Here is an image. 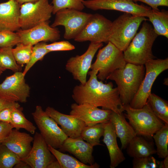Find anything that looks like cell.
<instances>
[{
  "instance_id": "6da1fadb",
  "label": "cell",
  "mask_w": 168,
  "mask_h": 168,
  "mask_svg": "<svg viewBox=\"0 0 168 168\" xmlns=\"http://www.w3.org/2000/svg\"><path fill=\"white\" fill-rule=\"evenodd\" d=\"M98 73L96 70L89 71L90 77L86 83L74 86L72 95L73 100L78 104L87 103L121 114L124 110L117 87L114 88L111 82L104 83L99 81Z\"/></svg>"
},
{
  "instance_id": "7a4b0ae2",
  "label": "cell",
  "mask_w": 168,
  "mask_h": 168,
  "mask_svg": "<svg viewBox=\"0 0 168 168\" xmlns=\"http://www.w3.org/2000/svg\"><path fill=\"white\" fill-rule=\"evenodd\" d=\"M145 72L144 65L127 63L124 68L115 70L107 77V80L116 83L123 105L131 102L139 89Z\"/></svg>"
},
{
  "instance_id": "3957f363",
  "label": "cell",
  "mask_w": 168,
  "mask_h": 168,
  "mask_svg": "<svg viewBox=\"0 0 168 168\" xmlns=\"http://www.w3.org/2000/svg\"><path fill=\"white\" fill-rule=\"evenodd\" d=\"M158 36L151 25L144 21L140 31L123 52L126 62L144 65L148 61L154 59L152 49Z\"/></svg>"
},
{
  "instance_id": "277c9868",
  "label": "cell",
  "mask_w": 168,
  "mask_h": 168,
  "mask_svg": "<svg viewBox=\"0 0 168 168\" xmlns=\"http://www.w3.org/2000/svg\"><path fill=\"white\" fill-rule=\"evenodd\" d=\"M124 115L134 129L137 135L152 138L165 124L154 114L147 103L142 108H134L129 104L124 105Z\"/></svg>"
},
{
  "instance_id": "5b68a950",
  "label": "cell",
  "mask_w": 168,
  "mask_h": 168,
  "mask_svg": "<svg viewBox=\"0 0 168 168\" xmlns=\"http://www.w3.org/2000/svg\"><path fill=\"white\" fill-rule=\"evenodd\" d=\"M147 20L144 16L124 13L112 22L108 42L124 52L136 35L142 22Z\"/></svg>"
},
{
  "instance_id": "8992f818",
  "label": "cell",
  "mask_w": 168,
  "mask_h": 168,
  "mask_svg": "<svg viewBox=\"0 0 168 168\" xmlns=\"http://www.w3.org/2000/svg\"><path fill=\"white\" fill-rule=\"evenodd\" d=\"M126 63L123 52L108 42L105 46L99 50L91 69L97 70V78L103 81L115 70L124 68Z\"/></svg>"
},
{
  "instance_id": "52a82bcc",
  "label": "cell",
  "mask_w": 168,
  "mask_h": 168,
  "mask_svg": "<svg viewBox=\"0 0 168 168\" xmlns=\"http://www.w3.org/2000/svg\"><path fill=\"white\" fill-rule=\"evenodd\" d=\"M144 65V77L138 92L129 104L134 108H142L146 104L155 80L161 72L168 69V58L152 59Z\"/></svg>"
},
{
  "instance_id": "ba28073f",
  "label": "cell",
  "mask_w": 168,
  "mask_h": 168,
  "mask_svg": "<svg viewBox=\"0 0 168 168\" xmlns=\"http://www.w3.org/2000/svg\"><path fill=\"white\" fill-rule=\"evenodd\" d=\"M54 20L51 25L53 27H64L63 37L67 40L74 39L81 32L92 14L72 9L65 8L55 13Z\"/></svg>"
},
{
  "instance_id": "9c48e42d",
  "label": "cell",
  "mask_w": 168,
  "mask_h": 168,
  "mask_svg": "<svg viewBox=\"0 0 168 168\" xmlns=\"http://www.w3.org/2000/svg\"><path fill=\"white\" fill-rule=\"evenodd\" d=\"M32 115L40 133L46 143L55 149H59L68 137L61 128L40 106H36Z\"/></svg>"
},
{
  "instance_id": "30bf717a",
  "label": "cell",
  "mask_w": 168,
  "mask_h": 168,
  "mask_svg": "<svg viewBox=\"0 0 168 168\" xmlns=\"http://www.w3.org/2000/svg\"><path fill=\"white\" fill-rule=\"evenodd\" d=\"M53 10V6L49 3V0H38L21 5L19 16L20 28L29 29L49 21Z\"/></svg>"
},
{
  "instance_id": "8fae6325",
  "label": "cell",
  "mask_w": 168,
  "mask_h": 168,
  "mask_svg": "<svg viewBox=\"0 0 168 168\" xmlns=\"http://www.w3.org/2000/svg\"><path fill=\"white\" fill-rule=\"evenodd\" d=\"M112 22L98 13L92 14L81 32L74 39L78 42H108Z\"/></svg>"
},
{
  "instance_id": "7c38bea8",
  "label": "cell",
  "mask_w": 168,
  "mask_h": 168,
  "mask_svg": "<svg viewBox=\"0 0 168 168\" xmlns=\"http://www.w3.org/2000/svg\"><path fill=\"white\" fill-rule=\"evenodd\" d=\"M85 7L93 10H114L133 15L148 17L152 8L143 4L139 5L133 0H84Z\"/></svg>"
},
{
  "instance_id": "4fadbf2b",
  "label": "cell",
  "mask_w": 168,
  "mask_h": 168,
  "mask_svg": "<svg viewBox=\"0 0 168 168\" xmlns=\"http://www.w3.org/2000/svg\"><path fill=\"white\" fill-rule=\"evenodd\" d=\"M103 45L102 43L91 42L84 53L80 55L72 57L67 60L66 69L81 84H84L86 82L87 75L91 69L93 58L97 51Z\"/></svg>"
},
{
  "instance_id": "5bb4252c",
  "label": "cell",
  "mask_w": 168,
  "mask_h": 168,
  "mask_svg": "<svg viewBox=\"0 0 168 168\" xmlns=\"http://www.w3.org/2000/svg\"><path fill=\"white\" fill-rule=\"evenodd\" d=\"M25 76L22 72L18 71L7 77L0 84V96L16 102H26L30 87L26 82Z\"/></svg>"
},
{
  "instance_id": "9a60e30c",
  "label": "cell",
  "mask_w": 168,
  "mask_h": 168,
  "mask_svg": "<svg viewBox=\"0 0 168 168\" xmlns=\"http://www.w3.org/2000/svg\"><path fill=\"white\" fill-rule=\"evenodd\" d=\"M49 21L43 22L30 28L19 30L18 35L20 43L34 45L41 42H55L60 37L59 31L49 25Z\"/></svg>"
},
{
  "instance_id": "2e32d148",
  "label": "cell",
  "mask_w": 168,
  "mask_h": 168,
  "mask_svg": "<svg viewBox=\"0 0 168 168\" xmlns=\"http://www.w3.org/2000/svg\"><path fill=\"white\" fill-rule=\"evenodd\" d=\"M34 134L30 152L26 157L21 160L27 163L31 168H47L56 159L41 134L35 132Z\"/></svg>"
},
{
  "instance_id": "e0dca14e",
  "label": "cell",
  "mask_w": 168,
  "mask_h": 168,
  "mask_svg": "<svg viewBox=\"0 0 168 168\" xmlns=\"http://www.w3.org/2000/svg\"><path fill=\"white\" fill-rule=\"evenodd\" d=\"M70 114L82 120L86 126L104 123L110 120L112 112L110 110L101 109L87 103L72 104Z\"/></svg>"
},
{
  "instance_id": "ac0fdd59",
  "label": "cell",
  "mask_w": 168,
  "mask_h": 168,
  "mask_svg": "<svg viewBox=\"0 0 168 168\" xmlns=\"http://www.w3.org/2000/svg\"><path fill=\"white\" fill-rule=\"evenodd\" d=\"M44 111L60 126L68 137L74 138L80 136L82 130L86 126L83 121L74 116L63 114L53 107L48 106Z\"/></svg>"
},
{
  "instance_id": "d6986e66",
  "label": "cell",
  "mask_w": 168,
  "mask_h": 168,
  "mask_svg": "<svg viewBox=\"0 0 168 168\" xmlns=\"http://www.w3.org/2000/svg\"><path fill=\"white\" fill-rule=\"evenodd\" d=\"M93 146L85 142L81 137H68L59 149L60 152H67L75 156L82 163L92 165L94 163L92 156Z\"/></svg>"
},
{
  "instance_id": "ffe728a7",
  "label": "cell",
  "mask_w": 168,
  "mask_h": 168,
  "mask_svg": "<svg viewBox=\"0 0 168 168\" xmlns=\"http://www.w3.org/2000/svg\"><path fill=\"white\" fill-rule=\"evenodd\" d=\"M34 137L27 133L15 129H12L2 144L17 155L21 160L26 157L30 152Z\"/></svg>"
},
{
  "instance_id": "44dd1931",
  "label": "cell",
  "mask_w": 168,
  "mask_h": 168,
  "mask_svg": "<svg viewBox=\"0 0 168 168\" xmlns=\"http://www.w3.org/2000/svg\"><path fill=\"white\" fill-rule=\"evenodd\" d=\"M21 5L14 0L0 3V31H17L19 24Z\"/></svg>"
},
{
  "instance_id": "7402d4cb",
  "label": "cell",
  "mask_w": 168,
  "mask_h": 168,
  "mask_svg": "<svg viewBox=\"0 0 168 168\" xmlns=\"http://www.w3.org/2000/svg\"><path fill=\"white\" fill-rule=\"evenodd\" d=\"M104 133L103 141L108 150L110 158V167L115 168L125 160L119 147L113 126L110 120L103 123Z\"/></svg>"
},
{
  "instance_id": "603a6c76",
  "label": "cell",
  "mask_w": 168,
  "mask_h": 168,
  "mask_svg": "<svg viewBox=\"0 0 168 168\" xmlns=\"http://www.w3.org/2000/svg\"><path fill=\"white\" fill-rule=\"evenodd\" d=\"M117 136L120 140L121 149L126 148L131 140L137 135L131 125L127 122L123 113L118 114L112 112L110 120Z\"/></svg>"
},
{
  "instance_id": "cb8c5ba5",
  "label": "cell",
  "mask_w": 168,
  "mask_h": 168,
  "mask_svg": "<svg viewBox=\"0 0 168 168\" xmlns=\"http://www.w3.org/2000/svg\"><path fill=\"white\" fill-rule=\"evenodd\" d=\"M126 148L128 154L133 158L147 156L156 153L153 142L148 141L141 136L136 135L134 137Z\"/></svg>"
},
{
  "instance_id": "d4e9b609",
  "label": "cell",
  "mask_w": 168,
  "mask_h": 168,
  "mask_svg": "<svg viewBox=\"0 0 168 168\" xmlns=\"http://www.w3.org/2000/svg\"><path fill=\"white\" fill-rule=\"evenodd\" d=\"M148 17L153 25L156 33L158 35H162L168 38V11L164 9L160 11L152 9Z\"/></svg>"
},
{
  "instance_id": "484cf974",
  "label": "cell",
  "mask_w": 168,
  "mask_h": 168,
  "mask_svg": "<svg viewBox=\"0 0 168 168\" xmlns=\"http://www.w3.org/2000/svg\"><path fill=\"white\" fill-rule=\"evenodd\" d=\"M52 153L59 162L61 168H98L100 166L96 163L92 165L85 164L69 155L62 152L48 145Z\"/></svg>"
},
{
  "instance_id": "4316f807",
  "label": "cell",
  "mask_w": 168,
  "mask_h": 168,
  "mask_svg": "<svg viewBox=\"0 0 168 168\" xmlns=\"http://www.w3.org/2000/svg\"><path fill=\"white\" fill-rule=\"evenodd\" d=\"M147 103L154 114L164 124H168V103L154 93L149 96Z\"/></svg>"
},
{
  "instance_id": "83f0119b",
  "label": "cell",
  "mask_w": 168,
  "mask_h": 168,
  "mask_svg": "<svg viewBox=\"0 0 168 168\" xmlns=\"http://www.w3.org/2000/svg\"><path fill=\"white\" fill-rule=\"evenodd\" d=\"M23 109L20 106L14 108L12 113L10 124L13 128L19 130L23 128L34 134L36 129V127L28 120L22 112Z\"/></svg>"
},
{
  "instance_id": "f1b7e54d",
  "label": "cell",
  "mask_w": 168,
  "mask_h": 168,
  "mask_svg": "<svg viewBox=\"0 0 168 168\" xmlns=\"http://www.w3.org/2000/svg\"><path fill=\"white\" fill-rule=\"evenodd\" d=\"M156 149V153L158 157L164 158L168 156V124L164 125L157 130L152 137Z\"/></svg>"
},
{
  "instance_id": "f546056e",
  "label": "cell",
  "mask_w": 168,
  "mask_h": 168,
  "mask_svg": "<svg viewBox=\"0 0 168 168\" xmlns=\"http://www.w3.org/2000/svg\"><path fill=\"white\" fill-rule=\"evenodd\" d=\"M104 133L103 123H100L91 126H86L82 130L80 136L94 147L101 145L100 139Z\"/></svg>"
},
{
  "instance_id": "4dcf8cb0",
  "label": "cell",
  "mask_w": 168,
  "mask_h": 168,
  "mask_svg": "<svg viewBox=\"0 0 168 168\" xmlns=\"http://www.w3.org/2000/svg\"><path fill=\"white\" fill-rule=\"evenodd\" d=\"M12 47H0V65L4 70L8 69L15 72L21 71V66L16 63Z\"/></svg>"
},
{
  "instance_id": "1f68e13d",
  "label": "cell",
  "mask_w": 168,
  "mask_h": 168,
  "mask_svg": "<svg viewBox=\"0 0 168 168\" xmlns=\"http://www.w3.org/2000/svg\"><path fill=\"white\" fill-rule=\"evenodd\" d=\"M16 46L12 49V53L16 63L22 67L29 61L33 45L19 43Z\"/></svg>"
},
{
  "instance_id": "d6a6232c",
  "label": "cell",
  "mask_w": 168,
  "mask_h": 168,
  "mask_svg": "<svg viewBox=\"0 0 168 168\" xmlns=\"http://www.w3.org/2000/svg\"><path fill=\"white\" fill-rule=\"evenodd\" d=\"M46 44L45 42H41L33 45L30 59L22 72L24 75L25 76L36 62L42 60L46 54L50 52L46 48Z\"/></svg>"
},
{
  "instance_id": "836d02e7",
  "label": "cell",
  "mask_w": 168,
  "mask_h": 168,
  "mask_svg": "<svg viewBox=\"0 0 168 168\" xmlns=\"http://www.w3.org/2000/svg\"><path fill=\"white\" fill-rule=\"evenodd\" d=\"M21 160L5 146L0 144V168H12Z\"/></svg>"
},
{
  "instance_id": "e575fe53",
  "label": "cell",
  "mask_w": 168,
  "mask_h": 168,
  "mask_svg": "<svg viewBox=\"0 0 168 168\" xmlns=\"http://www.w3.org/2000/svg\"><path fill=\"white\" fill-rule=\"evenodd\" d=\"M84 0H53L52 14H55L58 11L63 9H72L82 11L85 8Z\"/></svg>"
},
{
  "instance_id": "d590c367",
  "label": "cell",
  "mask_w": 168,
  "mask_h": 168,
  "mask_svg": "<svg viewBox=\"0 0 168 168\" xmlns=\"http://www.w3.org/2000/svg\"><path fill=\"white\" fill-rule=\"evenodd\" d=\"M132 164L133 168H163L162 161L156 160L152 155L133 158Z\"/></svg>"
},
{
  "instance_id": "8d00e7d4",
  "label": "cell",
  "mask_w": 168,
  "mask_h": 168,
  "mask_svg": "<svg viewBox=\"0 0 168 168\" xmlns=\"http://www.w3.org/2000/svg\"><path fill=\"white\" fill-rule=\"evenodd\" d=\"M20 43L18 34L14 32L0 31V47H12Z\"/></svg>"
},
{
  "instance_id": "74e56055",
  "label": "cell",
  "mask_w": 168,
  "mask_h": 168,
  "mask_svg": "<svg viewBox=\"0 0 168 168\" xmlns=\"http://www.w3.org/2000/svg\"><path fill=\"white\" fill-rule=\"evenodd\" d=\"M46 48L49 51H66L74 50L75 46L67 41L54 42L49 44H46Z\"/></svg>"
},
{
  "instance_id": "f35d334b",
  "label": "cell",
  "mask_w": 168,
  "mask_h": 168,
  "mask_svg": "<svg viewBox=\"0 0 168 168\" xmlns=\"http://www.w3.org/2000/svg\"><path fill=\"white\" fill-rule=\"evenodd\" d=\"M13 128L10 124L0 121V144L2 143Z\"/></svg>"
},
{
  "instance_id": "ab89813d",
  "label": "cell",
  "mask_w": 168,
  "mask_h": 168,
  "mask_svg": "<svg viewBox=\"0 0 168 168\" xmlns=\"http://www.w3.org/2000/svg\"><path fill=\"white\" fill-rule=\"evenodd\" d=\"M134 2L140 1L147 4L152 9L159 10L158 7L168 6V0H133Z\"/></svg>"
},
{
  "instance_id": "60d3db41",
  "label": "cell",
  "mask_w": 168,
  "mask_h": 168,
  "mask_svg": "<svg viewBox=\"0 0 168 168\" xmlns=\"http://www.w3.org/2000/svg\"><path fill=\"white\" fill-rule=\"evenodd\" d=\"M15 107H16L6 108L1 110L0 111V121L10 124L12 112Z\"/></svg>"
},
{
  "instance_id": "b9f144b4",
  "label": "cell",
  "mask_w": 168,
  "mask_h": 168,
  "mask_svg": "<svg viewBox=\"0 0 168 168\" xmlns=\"http://www.w3.org/2000/svg\"><path fill=\"white\" fill-rule=\"evenodd\" d=\"M20 106V105L18 102L14 101L0 96V111L6 108Z\"/></svg>"
},
{
  "instance_id": "7bdbcfd3",
  "label": "cell",
  "mask_w": 168,
  "mask_h": 168,
  "mask_svg": "<svg viewBox=\"0 0 168 168\" xmlns=\"http://www.w3.org/2000/svg\"><path fill=\"white\" fill-rule=\"evenodd\" d=\"M14 167L16 168H31L27 163L21 160L15 165Z\"/></svg>"
},
{
  "instance_id": "ee69618b",
  "label": "cell",
  "mask_w": 168,
  "mask_h": 168,
  "mask_svg": "<svg viewBox=\"0 0 168 168\" xmlns=\"http://www.w3.org/2000/svg\"><path fill=\"white\" fill-rule=\"evenodd\" d=\"M47 168H61L58 161L57 160L51 162L47 167Z\"/></svg>"
},
{
  "instance_id": "f6af8a7d",
  "label": "cell",
  "mask_w": 168,
  "mask_h": 168,
  "mask_svg": "<svg viewBox=\"0 0 168 168\" xmlns=\"http://www.w3.org/2000/svg\"><path fill=\"white\" fill-rule=\"evenodd\" d=\"M18 4L21 5L26 3L34 2L38 0H14Z\"/></svg>"
},
{
  "instance_id": "bcb514c9",
  "label": "cell",
  "mask_w": 168,
  "mask_h": 168,
  "mask_svg": "<svg viewBox=\"0 0 168 168\" xmlns=\"http://www.w3.org/2000/svg\"><path fill=\"white\" fill-rule=\"evenodd\" d=\"M162 163L163 168H168V156L164 158V160L162 161Z\"/></svg>"
},
{
  "instance_id": "7dc6e473",
  "label": "cell",
  "mask_w": 168,
  "mask_h": 168,
  "mask_svg": "<svg viewBox=\"0 0 168 168\" xmlns=\"http://www.w3.org/2000/svg\"><path fill=\"white\" fill-rule=\"evenodd\" d=\"M3 71H2V70L0 69V76L2 74L3 72Z\"/></svg>"
},
{
  "instance_id": "c3c4849f",
  "label": "cell",
  "mask_w": 168,
  "mask_h": 168,
  "mask_svg": "<svg viewBox=\"0 0 168 168\" xmlns=\"http://www.w3.org/2000/svg\"><path fill=\"white\" fill-rule=\"evenodd\" d=\"M0 69L2 70V71H4V70L1 67V66H0Z\"/></svg>"
}]
</instances>
